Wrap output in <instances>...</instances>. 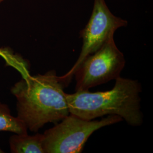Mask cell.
Returning a JSON list of instances; mask_svg holds the SVG:
<instances>
[{"label":"cell","mask_w":153,"mask_h":153,"mask_svg":"<svg viewBox=\"0 0 153 153\" xmlns=\"http://www.w3.org/2000/svg\"><path fill=\"white\" fill-rule=\"evenodd\" d=\"M65 87L54 70L22 78L11 88L17 99V117L34 132L62 120L70 114Z\"/></svg>","instance_id":"cell-1"},{"label":"cell","mask_w":153,"mask_h":153,"mask_svg":"<svg viewBox=\"0 0 153 153\" xmlns=\"http://www.w3.org/2000/svg\"><path fill=\"white\" fill-rule=\"evenodd\" d=\"M141 84L137 80L122 78L115 79L111 90L90 92L78 91L66 93L69 113L86 120H94L105 115H117L128 124L141 126L143 117L141 110Z\"/></svg>","instance_id":"cell-2"},{"label":"cell","mask_w":153,"mask_h":153,"mask_svg":"<svg viewBox=\"0 0 153 153\" xmlns=\"http://www.w3.org/2000/svg\"><path fill=\"white\" fill-rule=\"evenodd\" d=\"M122 120L117 115H108L100 120H86L69 114L60 124L44 132V152L81 153L85 143L94 131Z\"/></svg>","instance_id":"cell-3"},{"label":"cell","mask_w":153,"mask_h":153,"mask_svg":"<svg viewBox=\"0 0 153 153\" xmlns=\"http://www.w3.org/2000/svg\"><path fill=\"white\" fill-rule=\"evenodd\" d=\"M126 64L123 53L110 37L99 49L88 55L81 62L74 76L76 91L88 90L120 76Z\"/></svg>","instance_id":"cell-4"},{"label":"cell","mask_w":153,"mask_h":153,"mask_svg":"<svg viewBox=\"0 0 153 153\" xmlns=\"http://www.w3.org/2000/svg\"><path fill=\"white\" fill-rule=\"evenodd\" d=\"M127 25V21L111 13L105 0H94L90 19L80 32L82 46L79 56L71 70L60 76L65 86L70 83L76 69L87 56L97 51L110 37L114 36L118 28Z\"/></svg>","instance_id":"cell-5"},{"label":"cell","mask_w":153,"mask_h":153,"mask_svg":"<svg viewBox=\"0 0 153 153\" xmlns=\"http://www.w3.org/2000/svg\"><path fill=\"white\" fill-rule=\"evenodd\" d=\"M43 134L29 136L27 133L11 136L9 143L14 153H45Z\"/></svg>","instance_id":"cell-6"},{"label":"cell","mask_w":153,"mask_h":153,"mask_svg":"<svg viewBox=\"0 0 153 153\" xmlns=\"http://www.w3.org/2000/svg\"><path fill=\"white\" fill-rule=\"evenodd\" d=\"M27 126L22 120L13 116L8 107L0 103V131L25 134L27 133Z\"/></svg>","instance_id":"cell-7"},{"label":"cell","mask_w":153,"mask_h":153,"mask_svg":"<svg viewBox=\"0 0 153 153\" xmlns=\"http://www.w3.org/2000/svg\"><path fill=\"white\" fill-rule=\"evenodd\" d=\"M0 56L5 61L6 64L16 69L25 78L30 74L27 62L21 56L14 54L8 48H0Z\"/></svg>","instance_id":"cell-8"},{"label":"cell","mask_w":153,"mask_h":153,"mask_svg":"<svg viewBox=\"0 0 153 153\" xmlns=\"http://www.w3.org/2000/svg\"><path fill=\"white\" fill-rule=\"evenodd\" d=\"M3 153V152H2V150L0 149V153Z\"/></svg>","instance_id":"cell-9"},{"label":"cell","mask_w":153,"mask_h":153,"mask_svg":"<svg viewBox=\"0 0 153 153\" xmlns=\"http://www.w3.org/2000/svg\"><path fill=\"white\" fill-rule=\"evenodd\" d=\"M5 1V0H0V3H1V2H2V1Z\"/></svg>","instance_id":"cell-10"}]
</instances>
